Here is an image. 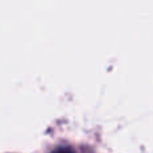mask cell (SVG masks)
<instances>
[{
    "label": "cell",
    "mask_w": 153,
    "mask_h": 153,
    "mask_svg": "<svg viewBox=\"0 0 153 153\" xmlns=\"http://www.w3.org/2000/svg\"><path fill=\"white\" fill-rule=\"evenodd\" d=\"M53 153H74V151L70 149V148H58V149H55Z\"/></svg>",
    "instance_id": "cell-1"
}]
</instances>
